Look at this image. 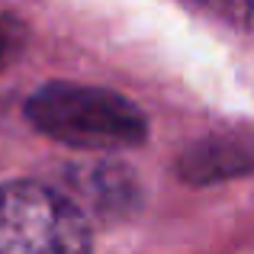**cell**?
Segmentation results:
<instances>
[{"mask_svg":"<svg viewBox=\"0 0 254 254\" xmlns=\"http://www.w3.org/2000/svg\"><path fill=\"white\" fill-rule=\"evenodd\" d=\"M68 196L81 212L90 209L100 219H116L138 203V184L119 164H87L68 177Z\"/></svg>","mask_w":254,"mask_h":254,"instance_id":"obj_3","label":"cell"},{"mask_svg":"<svg viewBox=\"0 0 254 254\" xmlns=\"http://www.w3.org/2000/svg\"><path fill=\"white\" fill-rule=\"evenodd\" d=\"M16 49H19L16 29L6 23V16H0V68H6V62L16 55Z\"/></svg>","mask_w":254,"mask_h":254,"instance_id":"obj_5","label":"cell"},{"mask_svg":"<svg viewBox=\"0 0 254 254\" xmlns=\"http://www.w3.org/2000/svg\"><path fill=\"white\" fill-rule=\"evenodd\" d=\"M0 254H90L87 216L36 180L0 187Z\"/></svg>","mask_w":254,"mask_h":254,"instance_id":"obj_2","label":"cell"},{"mask_svg":"<svg viewBox=\"0 0 254 254\" xmlns=\"http://www.w3.org/2000/svg\"><path fill=\"white\" fill-rule=\"evenodd\" d=\"M180 171L193 184H209L219 177H242L251 171V155L248 145H235L232 138H209V142H199L187 151V158L180 161Z\"/></svg>","mask_w":254,"mask_h":254,"instance_id":"obj_4","label":"cell"},{"mask_svg":"<svg viewBox=\"0 0 254 254\" xmlns=\"http://www.w3.org/2000/svg\"><path fill=\"white\" fill-rule=\"evenodd\" d=\"M42 135L84 151H123L148 138V119L132 100L106 87L45 84L26 103Z\"/></svg>","mask_w":254,"mask_h":254,"instance_id":"obj_1","label":"cell"}]
</instances>
